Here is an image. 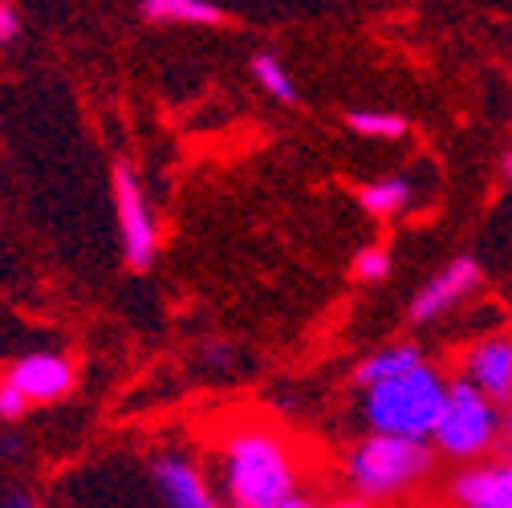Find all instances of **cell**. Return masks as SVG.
<instances>
[{"mask_svg": "<svg viewBox=\"0 0 512 508\" xmlns=\"http://www.w3.org/2000/svg\"><path fill=\"white\" fill-rule=\"evenodd\" d=\"M216 496L224 508H269L301 492L297 448L269 423H236L212 448Z\"/></svg>", "mask_w": 512, "mask_h": 508, "instance_id": "1", "label": "cell"}, {"mask_svg": "<svg viewBox=\"0 0 512 508\" xmlns=\"http://www.w3.org/2000/svg\"><path fill=\"white\" fill-rule=\"evenodd\" d=\"M447 399V378L423 362L399 378H387L378 387H366L362 395V419L370 435H391L411 443H431V431L439 423Z\"/></svg>", "mask_w": 512, "mask_h": 508, "instance_id": "2", "label": "cell"}, {"mask_svg": "<svg viewBox=\"0 0 512 508\" xmlns=\"http://www.w3.org/2000/svg\"><path fill=\"white\" fill-rule=\"evenodd\" d=\"M431 472H435L431 443H411L391 435H366L346 456V484L354 500H366V504L399 500L415 492Z\"/></svg>", "mask_w": 512, "mask_h": 508, "instance_id": "3", "label": "cell"}, {"mask_svg": "<svg viewBox=\"0 0 512 508\" xmlns=\"http://www.w3.org/2000/svg\"><path fill=\"white\" fill-rule=\"evenodd\" d=\"M504 435V415L492 407L476 387H468L464 378L447 383V399L439 411V423L431 431V452L460 460V464H480L492 448H500Z\"/></svg>", "mask_w": 512, "mask_h": 508, "instance_id": "4", "label": "cell"}, {"mask_svg": "<svg viewBox=\"0 0 512 508\" xmlns=\"http://www.w3.org/2000/svg\"><path fill=\"white\" fill-rule=\"evenodd\" d=\"M110 196H114V220L122 257L131 269H151L159 257V220L143 196V183L131 171V163H114L110 171Z\"/></svg>", "mask_w": 512, "mask_h": 508, "instance_id": "5", "label": "cell"}, {"mask_svg": "<svg viewBox=\"0 0 512 508\" xmlns=\"http://www.w3.org/2000/svg\"><path fill=\"white\" fill-rule=\"evenodd\" d=\"M0 383H9L29 407L57 403V399L74 395L78 366H74V358L57 354V350H33V354H21L5 374H0Z\"/></svg>", "mask_w": 512, "mask_h": 508, "instance_id": "6", "label": "cell"}, {"mask_svg": "<svg viewBox=\"0 0 512 508\" xmlns=\"http://www.w3.org/2000/svg\"><path fill=\"white\" fill-rule=\"evenodd\" d=\"M151 484L163 508H224L208 472L183 452H159L151 460Z\"/></svg>", "mask_w": 512, "mask_h": 508, "instance_id": "7", "label": "cell"}, {"mask_svg": "<svg viewBox=\"0 0 512 508\" xmlns=\"http://www.w3.org/2000/svg\"><path fill=\"white\" fill-rule=\"evenodd\" d=\"M480 289V265L472 257H456V261H447L407 305V317H411V326H431L435 317H443L447 309H456L468 293Z\"/></svg>", "mask_w": 512, "mask_h": 508, "instance_id": "8", "label": "cell"}, {"mask_svg": "<svg viewBox=\"0 0 512 508\" xmlns=\"http://www.w3.org/2000/svg\"><path fill=\"white\" fill-rule=\"evenodd\" d=\"M460 378L468 387H476L492 407L512 403V338L508 334L480 338L464 354V374Z\"/></svg>", "mask_w": 512, "mask_h": 508, "instance_id": "9", "label": "cell"}, {"mask_svg": "<svg viewBox=\"0 0 512 508\" xmlns=\"http://www.w3.org/2000/svg\"><path fill=\"white\" fill-rule=\"evenodd\" d=\"M452 500L460 508H512V460L464 468L452 480Z\"/></svg>", "mask_w": 512, "mask_h": 508, "instance_id": "10", "label": "cell"}, {"mask_svg": "<svg viewBox=\"0 0 512 508\" xmlns=\"http://www.w3.org/2000/svg\"><path fill=\"white\" fill-rule=\"evenodd\" d=\"M423 362L427 358H423V350L415 342H395V346H382L370 358H362L358 370H354V383L366 391V387H378V383H387V378H399V374H407V370H415Z\"/></svg>", "mask_w": 512, "mask_h": 508, "instance_id": "11", "label": "cell"}, {"mask_svg": "<svg viewBox=\"0 0 512 508\" xmlns=\"http://www.w3.org/2000/svg\"><path fill=\"white\" fill-rule=\"evenodd\" d=\"M139 13L155 25H224L228 13L220 5H208V0H147V5H139Z\"/></svg>", "mask_w": 512, "mask_h": 508, "instance_id": "12", "label": "cell"}, {"mask_svg": "<svg viewBox=\"0 0 512 508\" xmlns=\"http://www.w3.org/2000/svg\"><path fill=\"white\" fill-rule=\"evenodd\" d=\"M411 179L403 175H391V179H370L358 187V204L374 216V220H395L411 208Z\"/></svg>", "mask_w": 512, "mask_h": 508, "instance_id": "13", "label": "cell"}, {"mask_svg": "<svg viewBox=\"0 0 512 508\" xmlns=\"http://www.w3.org/2000/svg\"><path fill=\"white\" fill-rule=\"evenodd\" d=\"M252 78L261 82V90H265L269 98H277V102H285V106L297 102V82H293L289 66H285L277 53H256V57H252Z\"/></svg>", "mask_w": 512, "mask_h": 508, "instance_id": "14", "label": "cell"}, {"mask_svg": "<svg viewBox=\"0 0 512 508\" xmlns=\"http://www.w3.org/2000/svg\"><path fill=\"white\" fill-rule=\"evenodd\" d=\"M346 126L362 139H403L411 131V122L395 110H350Z\"/></svg>", "mask_w": 512, "mask_h": 508, "instance_id": "15", "label": "cell"}, {"mask_svg": "<svg viewBox=\"0 0 512 508\" xmlns=\"http://www.w3.org/2000/svg\"><path fill=\"white\" fill-rule=\"evenodd\" d=\"M350 273L358 281H382V277H391V248L387 244H366L358 257H354Z\"/></svg>", "mask_w": 512, "mask_h": 508, "instance_id": "16", "label": "cell"}, {"mask_svg": "<svg viewBox=\"0 0 512 508\" xmlns=\"http://www.w3.org/2000/svg\"><path fill=\"white\" fill-rule=\"evenodd\" d=\"M21 29H25L21 9H17V5H9V0H0V49L13 45V41L21 37Z\"/></svg>", "mask_w": 512, "mask_h": 508, "instance_id": "17", "label": "cell"}, {"mask_svg": "<svg viewBox=\"0 0 512 508\" xmlns=\"http://www.w3.org/2000/svg\"><path fill=\"white\" fill-rule=\"evenodd\" d=\"M25 415H29V403L9 383H0V423H21Z\"/></svg>", "mask_w": 512, "mask_h": 508, "instance_id": "18", "label": "cell"}, {"mask_svg": "<svg viewBox=\"0 0 512 508\" xmlns=\"http://www.w3.org/2000/svg\"><path fill=\"white\" fill-rule=\"evenodd\" d=\"M269 508H313V500H309L305 492H297V496H289V500H281V504H269Z\"/></svg>", "mask_w": 512, "mask_h": 508, "instance_id": "19", "label": "cell"}, {"mask_svg": "<svg viewBox=\"0 0 512 508\" xmlns=\"http://www.w3.org/2000/svg\"><path fill=\"white\" fill-rule=\"evenodd\" d=\"M322 508H374V504H366V500H354V496H346V500H330V504H322Z\"/></svg>", "mask_w": 512, "mask_h": 508, "instance_id": "20", "label": "cell"}, {"mask_svg": "<svg viewBox=\"0 0 512 508\" xmlns=\"http://www.w3.org/2000/svg\"><path fill=\"white\" fill-rule=\"evenodd\" d=\"M0 508H41V504H37V500H29V496H9Z\"/></svg>", "mask_w": 512, "mask_h": 508, "instance_id": "21", "label": "cell"}, {"mask_svg": "<svg viewBox=\"0 0 512 508\" xmlns=\"http://www.w3.org/2000/svg\"><path fill=\"white\" fill-rule=\"evenodd\" d=\"M504 179H508V183H512V151H508V155H504Z\"/></svg>", "mask_w": 512, "mask_h": 508, "instance_id": "22", "label": "cell"}]
</instances>
